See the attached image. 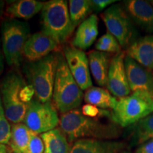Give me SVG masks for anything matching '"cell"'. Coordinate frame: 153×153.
<instances>
[{"label":"cell","instance_id":"cell-21","mask_svg":"<svg viewBox=\"0 0 153 153\" xmlns=\"http://www.w3.org/2000/svg\"><path fill=\"white\" fill-rule=\"evenodd\" d=\"M41 137L44 143L45 153H70L71 147L60 129L55 128L42 133Z\"/></svg>","mask_w":153,"mask_h":153},{"label":"cell","instance_id":"cell-29","mask_svg":"<svg viewBox=\"0 0 153 153\" xmlns=\"http://www.w3.org/2000/svg\"><path fill=\"white\" fill-rule=\"evenodd\" d=\"M35 95V90L31 85L28 84L26 85L22 89L21 92V99L25 104H28L30 101L33 100V96Z\"/></svg>","mask_w":153,"mask_h":153},{"label":"cell","instance_id":"cell-11","mask_svg":"<svg viewBox=\"0 0 153 153\" xmlns=\"http://www.w3.org/2000/svg\"><path fill=\"white\" fill-rule=\"evenodd\" d=\"M125 57L123 52L113 57L108 73L106 87L109 92L118 99L129 96L131 92L124 64Z\"/></svg>","mask_w":153,"mask_h":153},{"label":"cell","instance_id":"cell-38","mask_svg":"<svg viewBox=\"0 0 153 153\" xmlns=\"http://www.w3.org/2000/svg\"><path fill=\"white\" fill-rule=\"evenodd\" d=\"M152 73H153V70H152Z\"/></svg>","mask_w":153,"mask_h":153},{"label":"cell","instance_id":"cell-32","mask_svg":"<svg viewBox=\"0 0 153 153\" xmlns=\"http://www.w3.org/2000/svg\"><path fill=\"white\" fill-rule=\"evenodd\" d=\"M1 36H0V76L1 75L4 69V55L3 51L1 48Z\"/></svg>","mask_w":153,"mask_h":153},{"label":"cell","instance_id":"cell-5","mask_svg":"<svg viewBox=\"0 0 153 153\" xmlns=\"http://www.w3.org/2000/svg\"><path fill=\"white\" fill-rule=\"evenodd\" d=\"M41 22L42 31L59 44L65 43L74 29L69 13L68 1L65 0H51L44 3Z\"/></svg>","mask_w":153,"mask_h":153},{"label":"cell","instance_id":"cell-2","mask_svg":"<svg viewBox=\"0 0 153 153\" xmlns=\"http://www.w3.org/2000/svg\"><path fill=\"white\" fill-rule=\"evenodd\" d=\"M83 91L69 70L62 54H57V67L53 100L61 114L79 108L83 101Z\"/></svg>","mask_w":153,"mask_h":153},{"label":"cell","instance_id":"cell-16","mask_svg":"<svg viewBox=\"0 0 153 153\" xmlns=\"http://www.w3.org/2000/svg\"><path fill=\"white\" fill-rule=\"evenodd\" d=\"M126 53L145 68L153 70V35L145 36L133 42Z\"/></svg>","mask_w":153,"mask_h":153},{"label":"cell","instance_id":"cell-34","mask_svg":"<svg viewBox=\"0 0 153 153\" xmlns=\"http://www.w3.org/2000/svg\"><path fill=\"white\" fill-rule=\"evenodd\" d=\"M0 116H5L4 109V106L2 104V100H1V92H0Z\"/></svg>","mask_w":153,"mask_h":153},{"label":"cell","instance_id":"cell-23","mask_svg":"<svg viewBox=\"0 0 153 153\" xmlns=\"http://www.w3.org/2000/svg\"><path fill=\"white\" fill-rule=\"evenodd\" d=\"M68 2L70 19L72 26L75 28L88 18L92 11L91 2L88 0H70Z\"/></svg>","mask_w":153,"mask_h":153},{"label":"cell","instance_id":"cell-31","mask_svg":"<svg viewBox=\"0 0 153 153\" xmlns=\"http://www.w3.org/2000/svg\"><path fill=\"white\" fill-rule=\"evenodd\" d=\"M135 153H153V140L140 145Z\"/></svg>","mask_w":153,"mask_h":153},{"label":"cell","instance_id":"cell-35","mask_svg":"<svg viewBox=\"0 0 153 153\" xmlns=\"http://www.w3.org/2000/svg\"><path fill=\"white\" fill-rule=\"evenodd\" d=\"M0 153H9L6 145L0 144Z\"/></svg>","mask_w":153,"mask_h":153},{"label":"cell","instance_id":"cell-17","mask_svg":"<svg viewBox=\"0 0 153 153\" xmlns=\"http://www.w3.org/2000/svg\"><path fill=\"white\" fill-rule=\"evenodd\" d=\"M121 143L97 139H81L73 143L70 153H119Z\"/></svg>","mask_w":153,"mask_h":153},{"label":"cell","instance_id":"cell-8","mask_svg":"<svg viewBox=\"0 0 153 153\" xmlns=\"http://www.w3.org/2000/svg\"><path fill=\"white\" fill-rule=\"evenodd\" d=\"M101 17L108 33L117 39L120 46L128 48L133 40L135 28L125 9L120 4H115L106 9Z\"/></svg>","mask_w":153,"mask_h":153},{"label":"cell","instance_id":"cell-24","mask_svg":"<svg viewBox=\"0 0 153 153\" xmlns=\"http://www.w3.org/2000/svg\"><path fill=\"white\" fill-rule=\"evenodd\" d=\"M135 135L137 144L142 145L153 140V113L137 122Z\"/></svg>","mask_w":153,"mask_h":153},{"label":"cell","instance_id":"cell-6","mask_svg":"<svg viewBox=\"0 0 153 153\" xmlns=\"http://www.w3.org/2000/svg\"><path fill=\"white\" fill-rule=\"evenodd\" d=\"M152 113L153 94L139 91L118 99L111 115L114 123L127 127Z\"/></svg>","mask_w":153,"mask_h":153},{"label":"cell","instance_id":"cell-33","mask_svg":"<svg viewBox=\"0 0 153 153\" xmlns=\"http://www.w3.org/2000/svg\"><path fill=\"white\" fill-rule=\"evenodd\" d=\"M4 6L5 1L0 0V17L2 16L4 12Z\"/></svg>","mask_w":153,"mask_h":153},{"label":"cell","instance_id":"cell-25","mask_svg":"<svg viewBox=\"0 0 153 153\" xmlns=\"http://www.w3.org/2000/svg\"><path fill=\"white\" fill-rule=\"evenodd\" d=\"M121 46L116 38L108 32L103 35L95 44L97 51L106 53H116L121 52Z\"/></svg>","mask_w":153,"mask_h":153},{"label":"cell","instance_id":"cell-27","mask_svg":"<svg viewBox=\"0 0 153 153\" xmlns=\"http://www.w3.org/2000/svg\"><path fill=\"white\" fill-rule=\"evenodd\" d=\"M11 126L5 116H0V144L9 145Z\"/></svg>","mask_w":153,"mask_h":153},{"label":"cell","instance_id":"cell-4","mask_svg":"<svg viewBox=\"0 0 153 153\" xmlns=\"http://www.w3.org/2000/svg\"><path fill=\"white\" fill-rule=\"evenodd\" d=\"M30 36L26 22L8 19L1 26V41L6 62L9 66L19 68L22 65L24 47Z\"/></svg>","mask_w":153,"mask_h":153},{"label":"cell","instance_id":"cell-19","mask_svg":"<svg viewBox=\"0 0 153 153\" xmlns=\"http://www.w3.org/2000/svg\"><path fill=\"white\" fill-rule=\"evenodd\" d=\"M89 69L96 83L101 87L107 85L109 70L110 56L108 53L91 51L88 54Z\"/></svg>","mask_w":153,"mask_h":153},{"label":"cell","instance_id":"cell-36","mask_svg":"<svg viewBox=\"0 0 153 153\" xmlns=\"http://www.w3.org/2000/svg\"><path fill=\"white\" fill-rule=\"evenodd\" d=\"M120 153H131V152H129V151H126V150H125V151H121V152H120Z\"/></svg>","mask_w":153,"mask_h":153},{"label":"cell","instance_id":"cell-37","mask_svg":"<svg viewBox=\"0 0 153 153\" xmlns=\"http://www.w3.org/2000/svg\"><path fill=\"white\" fill-rule=\"evenodd\" d=\"M152 5H153V1H152Z\"/></svg>","mask_w":153,"mask_h":153},{"label":"cell","instance_id":"cell-3","mask_svg":"<svg viewBox=\"0 0 153 153\" xmlns=\"http://www.w3.org/2000/svg\"><path fill=\"white\" fill-rule=\"evenodd\" d=\"M57 67V54L54 53L25 65L24 72L28 84L33 87L36 99L41 102H48L53 99Z\"/></svg>","mask_w":153,"mask_h":153},{"label":"cell","instance_id":"cell-22","mask_svg":"<svg viewBox=\"0 0 153 153\" xmlns=\"http://www.w3.org/2000/svg\"><path fill=\"white\" fill-rule=\"evenodd\" d=\"M33 133L24 123L11 126L9 145L14 153H24L29 144Z\"/></svg>","mask_w":153,"mask_h":153},{"label":"cell","instance_id":"cell-7","mask_svg":"<svg viewBox=\"0 0 153 153\" xmlns=\"http://www.w3.org/2000/svg\"><path fill=\"white\" fill-rule=\"evenodd\" d=\"M26 82L19 73L10 72L0 82V92L6 118L13 124L24 123L28 104L21 99Z\"/></svg>","mask_w":153,"mask_h":153},{"label":"cell","instance_id":"cell-28","mask_svg":"<svg viewBox=\"0 0 153 153\" xmlns=\"http://www.w3.org/2000/svg\"><path fill=\"white\" fill-rule=\"evenodd\" d=\"M24 153H45V147L41 137L38 134L33 133Z\"/></svg>","mask_w":153,"mask_h":153},{"label":"cell","instance_id":"cell-12","mask_svg":"<svg viewBox=\"0 0 153 153\" xmlns=\"http://www.w3.org/2000/svg\"><path fill=\"white\" fill-rule=\"evenodd\" d=\"M124 64L132 92L140 91L153 94L152 72L128 55L125 57Z\"/></svg>","mask_w":153,"mask_h":153},{"label":"cell","instance_id":"cell-1","mask_svg":"<svg viewBox=\"0 0 153 153\" xmlns=\"http://www.w3.org/2000/svg\"><path fill=\"white\" fill-rule=\"evenodd\" d=\"M59 125L70 143L81 139H112L120 135L118 124H106L87 117L79 108L61 115Z\"/></svg>","mask_w":153,"mask_h":153},{"label":"cell","instance_id":"cell-14","mask_svg":"<svg viewBox=\"0 0 153 153\" xmlns=\"http://www.w3.org/2000/svg\"><path fill=\"white\" fill-rule=\"evenodd\" d=\"M124 9L133 22L143 30L153 35V7L143 0L125 1Z\"/></svg>","mask_w":153,"mask_h":153},{"label":"cell","instance_id":"cell-9","mask_svg":"<svg viewBox=\"0 0 153 153\" xmlns=\"http://www.w3.org/2000/svg\"><path fill=\"white\" fill-rule=\"evenodd\" d=\"M24 123L38 135L55 129L60 118L51 101L43 103L35 99L28 103Z\"/></svg>","mask_w":153,"mask_h":153},{"label":"cell","instance_id":"cell-30","mask_svg":"<svg viewBox=\"0 0 153 153\" xmlns=\"http://www.w3.org/2000/svg\"><path fill=\"white\" fill-rule=\"evenodd\" d=\"M90 2L92 10L99 12V11H103L109 5L116 2V1L115 0H91Z\"/></svg>","mask_w":153,"mask_h":153},{"label":"cell","instance_id":"cell-18","mask_svg":"<svg viewBox=\"0 0 153 153\" xmlns=\"http://www.w3.org/2000/svg\"><path fill=\"white\" fill-rule=\"evenodd\" d=\"M44 3L36 0H18L9 1L5 14L9 19L28 20L42 11Z\"/></svg>","mask_w":153,"mask_h":153},{"label":"cell","instance_id":"cell-20","mask_svg":"<svg viewBox=\"0 0 153 153\" xmlns=\"http://www.w3.org/2000/svg\"><path fill=\"white\" fill-rule=\"evenodd\" d=\"M84 100L87 104L93 105L102 109H114L118 100L109 91L101 87H91L86 90Z\"/></svg>","mask_w":153,"mask_h":153},{"label":"cell","instance_id":"cell-13","mask_svg":"<svg viewBox=\"0 0 153 153\" xmlns=\"http://www.w3.org/2000/svg\"><path fill=\"white\" fill-rule=\"evenodd\" d=\"M54 38L43 31L30 35L24 47V55L28 62H35L48 56L59 48Z\"/></svg>","mask_w":153,"mask_h":153},{"label":"cell","instance_id":"cell-15","mask_svg":"<svg viewBox=\"0 0 153 153\" xmlns=\"http://www.w3.org/2000/svg\"><path fill=\"white\" fill-rule=\"evenodd\" d=\"M99 34V19L91 14L78 26L72 40V46L82 51L90 48Z\"/></svg>","mask_w":153,"mask_h":153},{"label":"cell","instance_id":"cell-10","mask_svg":"<svg viewBox=\"0 0 153 153\" xmlns=\"http://www.w3.org/2000/svg\"><path fill=\"white\" fill-rule=\"evenodd\" d=\"M64 57L70 72L82 90H87L92 87L89 59L82 50L74 46L64 48Z\"/></svg>","mask_w":153,"mask_h":153},{"label":"cell","instance_id":"cell-26","mask_svg":"<svg viewBox=\"0 0 153 153\" xmlns=\"http://www.w3.org/2000/svg\"><path fill=\"white\" fill-rule=\"evenodd\" d=\"M82 114L84 116H87L89 118H96L98 117H103V116H106V117L111 118L112 119V115L111 113L108 111L102 110L98 108V107L93 106L91 104H85L82 107L81 109Z\"/></svg>","mask_w":153,"mask_h":153}]
</instances>
